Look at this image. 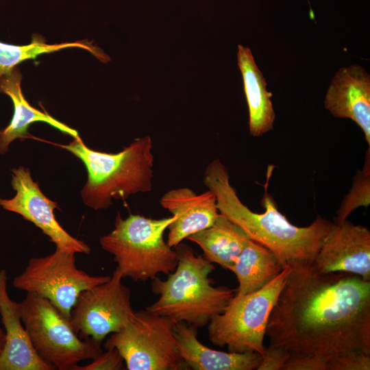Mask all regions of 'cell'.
<instances>
[{
  "label": "cell",
  "instance_id": "cell-15",
  "mask_svg": "<svg viewBox=\"0 0 370 370\" xmlns=\"http://www.w3.org/2000/svg\"><path fill=\"white\" fill-rule=\"evenodd\" d=\"M8 277L0 270V314L5 343L0 354V370H53L36 353L21 321L18 303L8 292Z\"/></svg>",
  "mask_w": 370,
  "mask_h": 370
},
{
  "label": "cell",
  "instance_id": "cell-4",
  "mask_svg": "<svg viewBox=\"0 0 370 370\" xmlns=\"http://www.w3.org/2000/svg\"><path fill=\"white\" fill-rule=\"evenodd\" d=\"M60 147L85 165L88 179L81 195L84 204L95 210L108 208L112 199L124 200L153 188L154 156L149 136L135 139L116 153L90 149L81 138Z\"/></svg>",
  "mask_w": 370,
  "mask_h": 370
},
{
  "label": "cell",
  "instance_id": "cell-12",
  "mask_svg": "<svg viewBox=\"0 0 370 370\" xmlns=\"http://www.w3.org/2000/svg\"><path fill=\"white\" fill-rule=\"evenodd\" d=\"M313 264L321 273H349L370 281V231L347 219L333 223Z\"/></svg>",
  "mask_w": 370,
  "mask_h": 370
},
{
  "label": "cell",
  "instance_id": "cell-17",
  "mask_svg": "<svg viewBox=\"0 0 370 370\" xmlns=\"http://www.w3.org/2000/svg\"><path fill=\"white\" fill-rule=\"evenodd\" d=\"M21 79L16 66L0 77V92L9 96L14 106L10 123L0 132V153H6L14 140L26 137L28 127L36 121L45 122L73 138H81L75 129L30 106L23 95Z\"/></svg>",
  "mask_w": 370,
  "mask_h": 370
},
{
  "label": "cell",
  "instance_id": "cell-28",
  "mask_svg": "<svg viewBox=\"0 0 370 370\" xmlns=\"http://www.w3.org/2000/svg\"><path fill=\"white\" fill-rule=\"evenodd\" d=\"M308 2H309V0H308Z\"/></svg>",
  "mask_w": 370,
  "mask_h": 370
},
{
  "label": "cell",
  "instance_id": "cell-9",
  "mask_svg": "<svg viewBox=\"0 0 370 370\" xmlns=\"http://www.w3.org/2000/svg\"><path fill=\"white\" fill-rule=\"evenodd\" d=\"M75 254L74 251L56 247L49 256L32 258L25 270L13 280L12 284L18 289L47 299L70 319L79 293L110 278L90 275L78 269Z\"/></svg>",
  "mask_w": 370,
  "mask_h": 370
},
{
  "label": "cell",
  "instance_id": "cell-10",
  "mask_svg": "<svg viewBox=\"0 0 370 370\" xmlns=\"http://www.w3.org/2000/svg\"><path fill=\"white\" fill-rule=\"evenodd\" d=\"M115 269L106 282L82 291L71 312L70 321L77 336L101 344L103 339L125 327L133 317L130 290Z\"/></svg>",
  "mask_w": 370,
  "mask_h": 370
},
{
  "label": "cell",
  "instance_id": "cell-16",
  "mask_svg": "<svg viewBox=\"0 0 370 370\" xmlns=\"http://www.w3.org/2000/svg\"><path fill=\"white\" fill-rule=\"evenodd\" d=\"M173 336L183 360L195 370H254L262 361L258 353L225 352L208 347L197 338V328L184 321L175 323Z\"/></svg>",
  "mask_w": 370,
  "mask_h": 370
},
{
  "label": "cell",
  "instance_id": "cell-13",
  "mask_svg": "<svg viewBox=\"0 0 370 370\" xmlns=\"http://www.w3.org/2000/svg\"><path fill=\"white\" fill-rule=\"evenodd\" d=\"M334 116L349 119L362 130L370 147V75L358 64L339 69L323 101Z\"/></svg>",
  "mask_w": 370,
  "mask_h": 370
},
{
  "label": "cell",
  "instance_id": "cell-26",
  "mask_svg": "<svg viewBox=\"0 0 370 370\" xmlns=\"http://www.w3.org/2000/svg\"><path fill=\"white\" fill-rule=\"evenodd\" d=\"M328 362L316 357L289 356L284 370H328Z\"/></svg>",
  "mask_w": 370,
  "mask_h": 370
},
{
  "label": "cell",
  "instance_id": "cell-6",
  "mask_svg": "<svg viewBox=\"0 0 370 370\" xmlns=\"http://www.w3.org/2000/svg\"><path fill=\"white\" fill-rule=\"evenodd\" d=\"M18 306L33 347L53 369L73 370L78 362L93 359L103 352L101 344L81 339L70 319L47 299L27 292Z\"/></svg>",
  "mask_w": 370,
  "mask_h": 370
},
{
  "label": "cell",
  "instance_id": "cell-23",
  "mask_svg": "<svg viewBox=\"0 0 370 370\" xmlns=\"http://www.w3.org/2000/svg\"><path fill=\"white\" fill-rule=\"evenodd\" d=\"M370 354L353 352L331 359L328 370H369Z\"/></svg>",
  "mask_w": 370,
  "mask_h": 370
},
{
  "label": "cell",
  "instance_id": "cell-3",
  "mask_svg": "<svg viewBox=\"0 0 370 370\" xmlns=\"http://www.w3.org/2000/svg\"><path fill=\"white\" fill-rule=\"evenodd\" d=\"M174 248L176 268L166 280L157 277L152 280V291L159 298L146 309L175 323L184 321L197 328L204 327L224 310L236 291L214 286L209 277L214 265L190 247L180 243Z\"/></svg>",
  "mask_w": 370,
  "mask_h": 370
},
{
  "label": "cell",
  "instance_id": "cell-5",
  "mask_svg": "<svg viewBox=\"0 0 370 370\" xmlns=\"http://www.w3.org/2000/svg\"><path fill=\"white\" fill-rule=\"evenodd\" d=\"M175 216L160 219L130 214L123 219L117 213L114 227L100 238L101 247L113 256L122 278L134 282L153 280L169 275L177 264V253L164 239V233Z\"/></svg>",
  "mask_w": 370,
  "mask_h": 370
},
{
  "label": "cell",
  "instance_id": "cell-14",
  "mask_svg": "<svg viewBox=\"0 0 370 370\" xmlns=\"http://www.w3.org/2000/svg\"><path fill=\"white\" fill-rule=\"evenodd\" d=\"M160 204L175 216L167 228L166 243L173 248L189 236L212 225L219 214L216 196L209 189L198 195L189 188H174L161 197Z\"/></svg>",
  "mask_w": 370,
  "mask_h": 370
},
{
  "label": "cell",
  "instance_id": "cell-21",
  "mask_svg": "<svg viewBox=\"0 0 370 370\" xmlns=\"http://www.w3.org/2000/svg\"><path fill=\"white\" fill-rule=\"evenodd\" d=\"M73 47L86 49L103 62L110 60L109 57L99 49L84 41L51 45L36 39L27 45H13L0 42V77L24 60L34 59L40 54Z\"/></svg>",
  "mask_w": 370,
  "mask_h": 370
},
{
  "label": "cell",
  "instance_id": "cell-19",
  "mask_svg": "<svg viewBox=\"0 0 370 370\" xmlns=\"http://www.w3.org/2000/svg\"><path fill=\"white\" fill-rule=\"evenodd\" d=\"M249 238L241 227L220 213L212 225L187 238L199 246L205 259L229 270Z\"/></svg>",
  "mask_w": 370,
  "mask_h": 370
},
{
  "label": "cell",
  "instance_id": "cell-1",
  "mask_svg": "<svg viewBox=\"0 0 370 370\" xmlns=\"http://www.w3.org/2000/svg\"><path fill=\"white\" fill-rule=\"evenodd\" d=\"M289 267L269 317V346L328 364L349 352L370 354V281L321 273L313 262Z\"/></svg>",
  "mask_w": 370,
  "mask_h": 370
},
{
  "label": "cell",
  "instance_id": "cell-22",
  "mask_svg": "<svg viewBox=\"0 0 370 370\" xmlns=\"http://www.w3.org/2000/svg\"><path fill=\"white\" fill-rule=\"evenodd\" d=\"M370 204V147L366 151L364 165L353 178L352 186L344 197L336 211L334 223L346 220L348 216L360 207L367 208Z\"/></svg>",
  "mask_w": 370,
  "mask_h": 370
},
{
  "label": "cell",
  "instance_id": "cell-27",
  "mask_svg": "<svg viewBox=\"0 0 370 370\" xmlns=\"http://www.w3.org/2000/svg\"><path fill=\"white\" fill-rule=\"evenodd\" d=\"M5 343V331L0 328V354L3 349Z\"/></svg>",
  "mask_w": 370,
  "mask_h": 370
},
{
  "label": "cell",
  "instance_id": "cell-29",
  "mask_svg": "<svg viewBox=\"0 0 370 370\" xmlns=\"http://www.w3.org/2000/svg\"><path fill=\"white\" fill-rule=\"evenodd\" d=\"M0 132H1V131H0Z\"/></svg>",
  "mask_w": 370,
  "mask_h": 370
},
{
  "label": "cell",
  "instance_id": "cell-24",
  "mask_svg": "<svg viewBox=\"0 0 370 370\" xmlns=\"http://www.w3.org/2000/svg\"><path fill=\"white\" fill-rule=\"evenodd\" d=\"M94 358L90 363L76 365L73 370H121L125 369V361L116 348H110Z\"/></svg>",
  "mask_w": 370,
  "mask_h": 370
},
{
  "label": "cell",
  "instance_id": "cell-25",
  "mask_svg": "<svg viewBox=\"0 0 370 370\" xmlns=\"http://www.w3.org/2000/svg\"><path fill=\"white\" fill-rule=\"evenodd\" d=\"M289 354L282 349L269 346L266 348L258 370H284Z\"/></svg>",
  "mask_w": 370,
  "mask_h": 370
},
{
  "label": "cell",
  "instance_id": "cell-7",
  "mask_svg": "<svg viewBox=\"0 0 370 370\" xmlns=\"http://www.w3.org/2000/svg\"><path fill=\"white\" fill-rule=\"evenodd\" d=\"M286 266L262 288L235 296L224 310L208 323L210 342L229 352H256L264 356V336L269 317L290 271Z\"/></svg>",
  "mask_w": 370,
  "mask_h": 370
},
{
  "label": "cell",
  "instance_id": "cell-11",
  "mask_svg": "<svg viewBox=\"0 0 370 370\" xmlns=\"http://www.w3.org/2000/svg\"><path fill=\"white\" fill-rule=\"evenodd\" d=\"M11 171V185L16 194L11 199L0 197V206L34 223L49 237L56 247L89 254L90 247L70 235L58 222L54 215L58 204L42 193L38 183L33 180L29 170L20 166Z\"/></svg>",
  "mask_w": 370,
  "mask_h": 370
},
{
  "label": "cell",
  "instance_id": "cell-2",
  "mask_svg": "<svg viewBox=\"0 0 370 370\" xmlns=\"http://www.w3.org/2000/svg\"><path fill=\"white\" fill-rule=\"evenodd\" d=\"M273 170V166L269 165L261 200L265 210L262 213L251 211L241 201L230 184L227 168L219 159L207 166L204 183L214 193L219 213L241 227L251 240L269 249L284 267L314 262L333 223L321 216L306 227L290 223L267 191Z\"/></svg>",
  "mask_w": 370,
  "mask_h": 370
},
{
  "label": "cell",
  "instance_id": "cell-20",
  "mask_svg": "<svg viewBox=\"0 0 370 370\" xmlns=\"http://www.w3.org/2000/svg\"><path fill=\"white\" fill-rule=\"evenodd\" d=\"M276 256L260 243L248 239L231 268L237 278L235 296L255 292L272 281L284 269Z\"/></svg>",
  "mask_w": 370,
  "mask_h": 370
},
{
  "label": "cell",
  "instance_id": "cell-8",
  "mask_svg": "<svg viewBox=\"0 0 370 370\" xmlns=\"http://www.w3.org/2000/svg\"><path fill=\"white\" fill-rule=\"evenodd\" d=\"M175 323L147 309L134 311L129 323L112 333L103 346L116 348L128 370L187 369L173 336Z\"/></svg>",
  "mask_w": 370,
  "mask_h": 370
},
{
  "label": "cell",
  "instance_id": "cell-18",
  "mask_svg": "<svg viewBox=\"0 0 370 370\" xmlns=\"http://www.w3.org/2000/svg\"><path fill=\"white\" fill-rule=\"evenodd\" d=\"M237 60L248 106L249 132L252 136H260L273 128L272 92L267 90L265 78L249 47L238 45Z\"/></svg>",
  "mask_w": 370,
  "mask_h": 370
}]
</instances>
